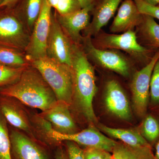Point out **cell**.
<instances>
[{
  "mask_svg": "<svg viewBox=\"0 0 159 159\" xmlns=\"http://www.w3.org/2000/svg\"><path fill=\"white\" fill-rule=\"evenodd\" d=\"M28 107L15 97L0 94V113L9 125L22 131L38 142L31 125L30 109Z\"/></svg>",
  "mask_w": 159,
  "mask_h": 159,
  "instance_id": "cell-9",
  "label": "cell"
},
{
  "mask_svg": "<svg viewBox=\"0 0 159 159\" xmlns=\"http://www.w3.org/2000/svg\"><path fill=\"white\" fill-rule=\"evenodd\" d=\"M137 28L142 45L155 51L159 50V25L155 19L143 15L142 22Z\"/></svg>",
  "mask_w": 159,
  "mask_h": 159,
  "instance_id": "cell-19",
  "label": "cell"
},
{
  "mask_svg": "<svg viewBox=\"0 0 159 159\" xmlns=\"http://www.w3.org/2000/svg\"><path fill=\"white\" fill-rule=\"evenodd\" d=\"M9 124L0 113V159H11Z\"/></svg>",
  "mask_w": 159,
  "mask_h": 159,
  "instance_id": "cell-24",
  "label": "cell"
},
{
  "mask_svg": "<svg viewBox=\"0 0 159 159\" xmlns=\"http://www.w3.org/2000/svg\"><path fill=\"white\" fill-rule=\"evenodd\" d=\"M95 4L65 15H60L54 11L63 30L75 44L81 46L83 36L80 32L89 25L90 14Z\"/></svg>",
  "mask_w": 159,
  "mask_h": 159,
  "instance_id": "cell-13",
  "label": "cell"
},
{
  "mask_svg": "<svg viewBox=\"0 0 159 159\" xmlns=\"http://www.w3.org/2000/svg\"><path fill=\"white\" fill-rule=\"evenodd\" d=\"M32 128L38 142L49 148H56L61 145L52 138L54 129L51 123L34 110L30 109Z\"/></svg>",
  "mask_w": 159,
  "mask_h": 159,
  "instance_id": "cell-18",
  "label": "cell"
},
{
  "mask_svg": "<svg viewBox=\"0 0 159 159\" xmlns=\"http://www.w3.org/2000/svg\"><path fill=\"white\" fill-rule=\"evenodd\" d=\"M62 144L55 148L54 159H69L65 147L64 148Z\"/></svg>",
  "mask_w": 159,
  "mask_h": 159,
  "instance_id": "cell-32",
  "label": "cell"
},
{
  "mask_svg": "<svg viewBox=\"0 0 159 159\" xmlns=\"http://www.w3.org/2000/svg\"><path fill=\"white\" fill-rule=\"evenodd\" d=\"M123 0H98L92 11L93 19L84 30V36H96L114 16Z\"/></svg>",
  "mask_w": 159,
  "mask_h": 159,
  "instance_id": "cell-16",
  "label": "cell"
},
{
  "mask_svg": "<svg viewBox=\"0 0 159 159\" xmlns=\"http://www.w3.org/2000/svg\"><path fill=\"white\" fill-rule=\"evenodd\" d=\"M78 1L80 7L82 9L96 4L98 0H78Z\"/></svg>",
  "mask_w": 159,
  "mask_h": 159,
  "instance_id": "cell-34",
  "label": "cell"
},
{
  "mask_svg": "<svg viewBox=\"0 0 159 159\" xmlns=\"http://www.w3.org/2000/svg\"><path fill=\"white\" fill-rule=\"evenodd\" d=\"M159 50L156 52L150 62L134 75L131 83L134 110L139 117H144L147 110L150 97V83L152 74L157 61Z\"/></svg>",
  "mask_w": 159,
  "mask_h": 159,
  "instance_id": "cell-8",
  "label": "cell"
},
{
  "mask_svg": "<svg viewBox=\"0 0 159 159\" xmlns=\"http://www.w3.org/2000/svg\"><path fill=\"white\" fill-rule=\"evenodd\" d=\"M83 152L84 159H102L104 151L93 147H86Z\"/></svg>",
  "mask_w": 159,
  "mask_h": 159,
  "instance_id": "cell-31",
  "label": "cell"
},
{
  "mask_svg": "<svg viewBox=\"0 0 159 159\" xmlns=\"http://www.w3.org/2000/svg\"><path fill=\"white\" fill-rule=\"evenodd\" d=\"M141 130V134L149 143H153L159 138V122L151 115L145 116L142 122Z\"/></svg>",
  "mask_w": 159,
  "mask_h": 159,
  "instance_id": "cell-25",
  "label": "cell"
},
{
  "mask_svg": "<svg viewBox=\"0 0 159 159\" xmlns=\"http://www.w3.org/2000/svg\"><path fill=\"white\" fill-rule=\"evenodd\" d=\"M52 9L47 0H43L40 13L30 35L29 44L25 52L29 63L47 56V43L51 28Z\"/></svg>",
  "mask_w": 159,
  "mask_h": 159,
  "instance_id": "cell-6",
  "label": "cell"
},
{
  "mask_svg": "<svg viewBox=\"0 0 159 159\" xmlns=\"http://www.w3.org/2000/svg\"><path fill=\"white\" fill-rule=\"evenodd\" d=\"M0 64L12 68H20L30 65L24 52L0 47Z\"/></svg>",
  "mask_w": 159,
  "mask_h": 159,
  "instance_id": "cell-23",
  "label": "cell"
},
{
  "mask_svg": "<svg viewBox=\"0 0 159 159\" xmlns=\"http://www.w3.org/2000/svg\"><path fill=\"white\" fill-rule=\"evenodd\" d=\"M143 14H141L134 0H123L110 27L111 32L124 33L134 30L142 22Z\"/></svg>",
  "mask_w": 159,
  "mask_h": 159,
  "instance_id": "cell-17",
  "label": "cell"
},
{
  "mask_svg": "<svg viewBox=\"0 0 159 159\" xmlns=\"http://www.w3.org/2000/svg\"><path fill=\"white\" fill-rule=\"evenodd\" d=\"M3 0H0V4L3 2Z\"/></svg>",
  "mask_w": 159,
  "mask_h": 159,
  "instance_id": "cell-39",
  "label": "cell"
},
{
  "mask_svg": "<svg viewBox=\"0 0 159 159\" xmlns=\"http://www.w3.org/2000/svg\"><path fill=\"white\" fill-rule=\"evenodd\" d=\"M81 46L88 59L98 65L123 77L129 75L130 63L123 54L115 50L98 48L94 45L89 36H83Z\"/></svg>",
  "mask_w": 159,
  "mask_h": 159,
  "instance_id": "cell-7",
  "label": "cell"
},
{
  "mask_svg": "<svg viewBox=\"0 0 159 159\" xmlns=\"http://www.w3.org/2000/svg\"><path fill=\"white\" fill-rule=\"evenodd\" d=\"M155 159H159V141L156 147V153L154 155Z\"/></svg>",
  "mask_w": 159,
  "mask_h": 159,
  "instance_id": "cell-38",
  "label": "cell"
},
{
  "mask_svg": "<svg viewBox=\"0 0 159 159\" xmlns=\"http://www.w3.org/2000/svg\"><path fill=\"white\" fill-rule=\"evenodd\" d=\"M70 106L63 101H57L54 106L39 114L51 123L55 131L62 134H73L79 131Z\"/></svg>",
  "mask_w": 159,
  "mask_h": 159,
  "instance_id": "cell-14",
  "label": "cell"
},
{
  "mask_svg": "<svg viewBox=\"0 0 159 159\" xmlns=\"http://www.w3.org/2000/svg\"><path fill=\"white\" fill-rule=\"evenodd\" d=\"M52 137L59 144L65 141H71L77 145L97 148L108 152H112L117 142L102 134L94 125H89L88 128L73 134H62L54 130Z\"/></svg>",
  "mask_w": 159,
  "mask_h": 159,
  "instance_id": "cell-12",
  "label": "cell"
},
{
  "mask_svg": "<svg viewBox=\"0 0 159 159\" xmlns=\"http://www.w3.org/2000/svg\"><path fill=\"white\" fill-rule=\"evenodd\" d=\"M104 100L107 110L114 116L126 121L131 119L128 98L122 86L116 80H111L107 83Z\"/></svg>",
  "mask_w": 159,
  "mask_h": 159,
  "instance_id": "cell-15",
  "label": "cell"
},
{
  "mask_svg": "<svg viewBox=\"0 0 159 159\" xmlns=\"http://www.w3.org/2000/svg\"><path fill=\"white\" fill-rule=\"evenodd\" d=\"M30 63L39 71L54 91L57 100L70 105L73 88L70 67L48 56Z\"/></svg>",
  "mask_w": 159,
  "mask_h": 159,
  "instance_id": "cell-3",
  "label": "cell"
},
{
  "mask_svg": "<svg viewBox=\"0 0 159 159\" xmlns=\"http://www.w3.org/2000/svg\"><path fill=\"white\" fill-rule=\"evenodd\" d=\"M137 35L136 32L134 30L120 34L99 32L92 41L98 48L122 50L137 60L147 65L157 51L142 45L138 41Z\"/></svg>",
  "mask_w": 159,
  "mask_h": 159,
  "instance_id": "cell-4",
  "label": "cell"
},
{
  "mask_svg": "<svg viewBox=\"0 0 159 159\" xmlns=\"http://www.w3.org/2000/svg\"><path fill=\"white\" fill-rule=\"evenodd\" d=\"M0 94L15 97L26 106L42 111L51 108L58 101L39 71L31 65L16 82L0 87Z\"/></svg>",
  "mask_w": 159,
  "mask_h": 159,
  "instance_id": "cell-2",
  "label": "cell"
},
{
  "mask_svg": "<svg viewBox=\"0 0 159 159\" xmlns=\"http://www.w3.org/2000/svg\"><path fill=\"white\" fill-rule=\"evenodd\" d=\"M74 45V43L63 30L55 13L52 12L51 28L47 43V56L70 67Z\"/></svg>",
  "mask_w": 159,
  "mask_h": 159,
  "instance_id": "cell-11",
  "label": "cell"
},
{
  "mask_svg": "<svg viewBox=\"0 0 159 159\" xmlns=\"http://www.w3.org/2000/svg\"><path fill=\"white\" fill-rule=\"evenodd\" d=\"M145 2L154 6H159V0H143Z\"/></svg>",
  "mask_w": 159,
  "mask_h": 159,
  "instance_id": "cell-35",
  "label": "cell"
},
{
  "mask_svg": "<svg viewBox=\"0 0 159 159\" xmlns=\"http://www.w3.org/2000/svg\"><path fill=\"white\" fill-rule=\"evenodd\" d=\"M11 159H52L50 148L9 125Z\"/></svg>",
  "mask_w": 159,
  "mask_h": 159,
  "instance_id": "cell-10",
  "label": "cell"
},
{
  "mask_svg": "<svg viewBox=\"0 0 159 159\" xmlns=\"http://www.w3.org/2000/svg\"><path fill=\"white\" fill-rule=\"evenodd\" d=\"M150 97L152 103H159V58L155 65L151 78Z\"/></svg>",
  "mask_w": 159,
  "mask_h": 159,
  "instance_id": "cell-27",
  "label": "cell"
},
{
  "mask_svg": "<svg viewBox=\"0 0 159 159\" xmlns=\"http://www.w3.org/2000/svg\"><path fill=\"white\" fill-rule=\"evenodd\" d=\"M102 159H113L112 156L108 152L104 151Z\"/></svg>",
  "mask_w": 159,
  "mask_h": 159,
  "instance_id": "cell-37",
  "label": "cell"
},
{
  "mask_svg": "<svg viewBox=\"0 0 159 159\" xmlns=\"http://www.w3.org/2000/svg\"><path fill=\"white\" fill-rule=\"evenodd\" d=\"M82 9L78 0H58L54 9L60 15L70 14Z\"/></svg>",
  "mask_w": 159,
  "mask_h": 159,
  "instance_id": "cell-28",
  "label": "cell"
},
{
  "mask_svg": "<svg viewBox=\"0 0 159 159\" xmlns=\"http://www.w3.org/2000/svg\"><path fill=\"white\" fill-rule=\"evenodd\" d=\"M58 0H47L49 4L51 5L52 8L55 9L56 6H57Z\"/></svg>",
  "mask_w": 159,
  "mask_h": 159,
  "instance_id": "cell-36",
  "label": "cell"
},
{
  "mask_svg": "<svg viewBox=\"0 0 159 159\" xmlns=\"http://www.w3.org/2000/svg\"><path fill=\"white\" fill-rule=\"evenodd\" d=\"M98 126L104 133L109 136L119 139L126 145L132 146H151L139 131L111 128L102 124H98Z\"/></svg>",
  "mask_w": 159,
  "mask_h": 159,
  "instance_id": "cell-21",
  "label": "cell"
},
{
  "mask_svg": "<svg viewBox=\"0 0 159 159\" xmlns=\"http://www.w3.org/2000/svg\"><path fill=\"white\" fill-rule=\"evenodd\" d=\"M20 0H3L0 4V9L4 8H13Z\"/></svg>",
  "mask_w": 159,
  "mask_h": 159,
  "instance_id": "cell-33",
  "label": "cell"
},
{
  "mask_svg": "<svg viewBox=\"0 0 159 159\" xmlns=\"http://www.w3.org/2000/svg\"><path fill=\"white\" fill-rule=\"evenodd\" d=\"M28 66L12 68L0 64V87L16 82L20 79L23 71Z\"/></svg>",
  "mask_w": 159,
  "mask_h": 159,
  "instance_id": "cell-26",
  "label": "cell"
},
{
  "mask_svg": "<svg viewBox=\"0 0 159 159\" xmlns=\"http://www.w3.org/2000/svg\"><path fill=\"white\" fill-rule=\"evenodd\" d=\"M72 65L73 96L70 108L73 107L89 125L98 122L93 107L97 92L96 76L93 66L81 46L74 44Z\"/></svg>",
  "mask_w": 159,
  "mask_h": 159,
  "instance_id": "cell-1",
  "label": "cell"
},
{
  "mask_svg": "<svg viewBox=\"0 0 159 159\" xmlns=\"http://www.w3.org/2000/svg\"><path fill=\"white\" fill-rule=\"evenodd\" d=\"M141 14L151 16L159 20V6H154L143 0H134Z\"/></svg>",
  "mask_w": 159,
  "mask_h": 159,
  "instance_id": "cell-29",
  "label": "cell"
},
{
  "mask_svg": "<svg viewBox=\"0 0 159 159\" xmlns=\"http://www.w3.org/2000/svg\"><path fill=\"white\" fill-rule=\"evenodd\" d=\"M43 0H20L14 9L31 35L39 16Z\"/></svg>",
  "mask_w": 159,
  "mask_h": 159,
  "instance_id": "cell-20",
  "label": "cell"
},
{
  "mask_svg": "<svg viewBox=\"0 0 159 159\" xmlns=\"http://www.w3.org/2000/svg\"><path fill=\"white\" fill-rule=\"evenodd\" d=\"M112 152L113 159H155L151 146H132L117 142Z\"/></svg>",
  "mask_w": 159,
  "mask_h": 159,
  "instance_id": "cell-22",
  "label": "cell"
},
{
  "mask_svg": "<svg viewBox=\"0 0 159 159\" xmlns=\"http://www.w3.org/2000/svg\"><path fill=\"white\" fill-rule=\"evenodd\" d=\"M30 34L13 8L0 9V47L25 53Z\"/></svg>",
  "mask_w": 159,
  "mask_h": 159,
  "instance_id": "cell-5",
  "label": "cell"
},
{
  "mask_svg": "<svg viewBox=\"0 0 159 159\" xmlns=\"http://www.w3.org/2000/svg\"><path fill=\"white\" fill-rule=\"evenodd\" d=\"M65 147L69 159H84L83 150L75 142L65 141Z\"/></svg>",
  "mask_w": 159,
  "mask_h": 159,
  "instance_id": "cell-30",
  "label": "cell"
}]
</instances>
